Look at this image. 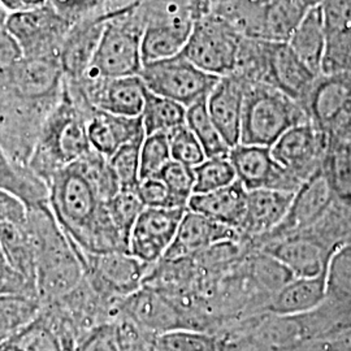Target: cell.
Here are the masks:
<instances>
[{
	"mask_svg": "<svg viewBox=\"0 0 351 351\" xmlns=\"http://www.w3.org/2000/svg\"><path fill=\"white\" fill-rule=\"evenodd\" d=\"M287 43L315 75L323 73L326 32L324 14L320 4L307 10Z\"/></svg>",
	"mask_w": 351,
	"mask_h": 351,
	"instance_id": "obj_30",
	"label": "cell"
},
{
	"mask_svg": "<svg viewBox=\"0 0 351 351\" xmlns=\"http://www.w3.org/2000/svg\"><path fill=\"white\" fill-rule=\"evenodd\" d=\"M172 160L195 168L207 159L199 141L186 124L168 133Z\"/></svg>",
	"mask_w": 351,
	"mask_h": 351,
	"instance_id": "obj_43",
	"label": "cell"
},
{
	"mask_svg": "<svg viewBox=\"0 0 351 351\" xmlns=\"http://www.w3.org/2000/svg\"><path fill=\"white\" fill-rule=\"evenodd\" d=\"M308 8L302 0H217L213 13L243 37L288 42Z\"/></svg>",
	"mask_w": 351,
	"mask_h": 351,
	"instance_id": "obj_5",
	"label": "cell"
},
{
	"mask_svg": "<svg viewBox=\"0 0 351 351\" xmlns=\"http://www.w3.org/2000/svg\"><path fill=\"white\" fill-rule=\"evenodd\" d=\"M137 193L141 201L143 202L145 207L185 208L180 204V202L176 199L172 191L159 176L141 180Z\"/></svg>",
	"mask_w": 351,
	"mask_h": 351,
	"instance_id": "obj_46",
	"label": "cell"
},
{
	"mask_svg": "<svg viewBox=\"0 0 351 351\" xmlns=\"http://www.w3.org/2000/svg\"><path fill=\"white\" fill-rule=\"evenodd\" d=\"M85 276L104 301L113 306L143 287L150 264L143 263L129 251L101 254L84 252Z\"/></svg>",
	"mask_w": 351,
	"mask_h": 351,
	"instance_id": "obj_11",
	"label": "cell"
},
{
	"mask_svg": "<svg viewBox=\"0 0 351 351\" xmlns=\"http://www.w3.org/2000/svg\"><path fill=\"white\" fill-rule=\"evenodd\" d=\"M146 136L142 117H129L95 110L88 117V137L93 150L111 158L123 145Z\"/></svg>",
	"mask_w": 351,
	"mask_h": 351,
	"instance_id": "obj_27",
	"label": "cell"
},
{
	"mask_svg": "<svg viewBox=\"0 0 351 351\" xmlns=\"http://www.w3.org/2000/svg\"><path fill=\"white\" fill-rule=\"evenodd\" d=\"M152 351H223V349L215 333L195 329H177L159 335Z\"/></svg>",
	"mask_w": 351,
	"mask_h": 351,
	"instance_id": "obj_38",
	"label": "cell"
},
{
	"mask_svg": "<svg viewBox=\"0 0 351 351\" xmlns=\"http://www.w3.org/2000/svg\"><path fill=\"white\" fill-rule=\"evenodd\" d=\"M68 82L75 84L88 104L98 111L129 117L142 114L147 88L141 75L84 77Z\"/></svg>",
	"mask_w": 351,
	"mask_h": 351,
	"instance_id": "obj_15",
	"label": "cell"
},
{
	"mask_svg": "<svg viewBox=\"0 0 351 351\" xmlns=\"http://www.w3.org/2000/svg\"><path fill=\"white\" fill-rule=\"evenodd\" d=\"M303 107L328 141L351 139V72L317 75Z\"/></svg>",
	"mask_w": 351,
	"mask_h": 351,
	"instance_id": "obj_9",
	"label": "cell"
},
{
	"mask_svg": "<svg viewBox=\"0 0 351 351\" xmlns=\"http://www.w3.org/2000/svg\"><path fill=\"white\" fill-rule=\"evenodd\" d=\"M108 19H90L72 25L59 55L64 80L78 81L85 77Z\"/></svg>",
	"mask_w": 351,
	"mask_h": 351,
	"instance_id": "obj_26",
	"label": "cell"
},
{
	"mask_svg": "<svg viewBox=\"0 0 351 351\" xmlns=\"http://www.w3.org/2000/svg\"><path fill=\"white\" fill-rule=\"evenodd\" d=\"M36 291L40 304L56 301L85 278L82 250L66 236L50 204L29 208Z\"/></svg>",
	"mask_w": 351,
	"mask_h": 351,
	"instance_id": "obj_2",
	"label": "cell"
},
{
	"mask_svg": "<svg viewBox=\"0 0 351 351\" xmlns=\"http://www.w3.org/2000/svg\"><path fill=\"white\" fill-rule=\"evenodd\" d=\"M326 302L351 326V245L339 249L329 261Z\"/></svg>",
	"mask_w": 351,
	"mask_h": 351,
	"instance_id": "obj_33",
	"label": "cell"
},
{
	"mask_svg": "<svg viewBox=\"0 0 351 351\" xmlns=\"http://www.w3.org/2000/svg\"><path fill=\"white\" fill-rule=\"evenodd\" d=\"M0 294H32L37 295L34 285L19 274L5 258L0 247Z\"/></svg>",
	"mask_w": 351,
	"mask_h": 351,
	"instance_id": "obj_48",
	"label": "cell"
},
{
	"mask_svg": "<svg viewBox=\"0 0 351 351\" xmlns=\"http://www.w3.org/2000/svg\"><path fill=\"white\" fill-rule=\"evenodd\" d=\"M52 7L72 25L75 23L112 17L137 0H49Z\"/></svg>",
	"mask_w": 351,
	"mask_h": 351,
	"instance_id": "obj_37",
	"label": "cell"
},
{
	"mask_svg": "<svg viewBox=\"0 0 351 351\" xmlns=\"http://www.w3.org/2000/svg\"><path fill=\"white\" fill-rule=\"evenodd\" d=\"M326 32L323 73L351 72V0H322Z\"/></svg>",
	"mask_w": 351,
	"mask_h": 351,
	"instance_id": "obj_25",
	"label": "cell"
},
{
	"mask_svg": "<svg viewBox=\"0 0 351 351\" xmlns=\"http://www.w3.org/2000/svg\"><path fill=\"white\" fill-rule=\"evenodd\" d=\"M159 177L167 184L180 204L188 208L189 201L194 194L195 185L194 168L172 160L167 164Z\"/></svg>",
	"mask_w": 351,
	"mask_h": 351,
	"instance_id": "obj_44",
	"label": "cell"
},
{
	"mask_svg": "<svg viewBox=\"0 0 351 351\" xmlns=\"http://www.w3.org/2000/svg\"><path fill=\"white\" fill-rule=\"evenodd\" d=\"M316 77L287 42H269L262 84L278 88L303 106Z\"/></svg>",
	"mask_w": 351,
	"mask_h": 351,
	"instance_id": "obj_21",
	"label": "cell"
},
{
	"mask_svg": "<svg viewBox=\"0 0 351 351\" xmlns=\"http://www.w3.org/2000/svg\"><path fill=\"white\" fill-rule=\"evenodd\" d=\"M46 3H49V0H0V5L4 7L8 12L36 8Z\"/></svg>",
	"mask_w": 351,
	"mask_h": 351,
	"instance_id": "obj_49",
	"label": "cell"
},
{
	"mask_svg": "<svg viewBox=\"0 0 351 351\" xmlns=\"http://www.w3.org/2000/svg\"><path fill=\"white\" fill-rule=\"evenodd\" d=\"M0 351H68L50 319L39 310L29 323L0 345Z\"/></svg>",
	"mask_w": 351,
	"mask_h": 351,
	"instance_id": "obj_31",
	"label": "cell"
},
{
	"mask_svg": "<svg viewBox=\"0 0 351 351\" xmlns=\"http://www.w3.org/2000/svg\"><path fill=\"white\" fill-rule=\"evenodd\" d=\"M116 315L129 317L156 336L177 329H190L184 308L163 291L147 285L120 302Z\"/></svg>",
	"mask_w": 351,
	"mask_h": 351,
	"instance_id": "obj_16",
	"label": "cell"
},
{
	"mask_svg": "<svg viewBox=\"0 0 351 351\" xmlns=\"http://www.w3.org/2000/svg\"><path fill=\"white\" fill-rule=\"evenodd\" d=\"M294 194L275 189L249 190L246 213L239 229L241 237L254 241L275 230L287 216Z\"/></svg>",
	"mask_w": 351,
	"mask_h": 351,
	"instance_id": "obj_23",
	"label": "cell"
},
{
	"mask_svg": "<svg viewBox=\"0 0 351 351\" xmlns=\"http://www.w3.org/2000/svg\"><path fill=\"white\" fill-rule=\"evenodd\" d=\"M326 298V271L315 277H293L269 298L265 311L301 316L316 310Z\"/></svg>",
	"mask_w": 351,
	"mask_h": 351,
	"instance_id": "obj_28",
	"label": "cell"
},
{
	"mask_svg": "<svg viewBox=\"0 0 351 351\" xmlns=\"http://www.w3.org/2000/svg\"><path fill=\"white\" fill-rule=\"evenodd\" d=\"M8 32L16 39L24 58H58L72 24L50 1L36 8L10 12Z\"/></svg>",
	"mask_w": 351,
	"mask_h": 351,
	"instance_id": "obj_12",
	"label": "cell"
},
{
	"mask_svg": "<svg viewBox=\"0 0 351 351\" xmlns=\"http://www.w3.org/2000/svg\"><path fill=\"white\" fill-rule=\"evenodd\" d=\"M73 351H123L114 322L93 328L77 342Z\"/></svg>",
	"mask_w": 351,
	"mask_h": 351,
	"instance_id": "obj_47",
	"label": "cell"
},
{
	"mask_svg": "<svg viewBox=\"0 0 351 351\" xmlns=\"http://www.w3.org/2000/svg\"><path fill=\"white\" fill-rule=\"evenodd\" d=\"M242 39L223 17L210 13L194 24L181 55L210 75L226 77L236 71Z\"/></svg>",
	"mask_w": 351,
	"mask_h": 351,
	"instance_id": "obj_8",
	"label": "cell"
},
{
	"mask_svg": "<svg viewBox=\"0 0 351 351\" xmlns=\"http://www.w3.org/2000/svg\"><path fill=\"white\" fill-rule=\"evenodd\" d=\"M186 210L145 207L130 232L129 252L143 263H158L175 241L177 229Z\"/></svg>",
	"mask_w": 351,
	"mask_h": 351,
	"instance_id": "obj_18",
	"label": "cell"
},
{
	"mask_svg": "<svg viewBox=\"0 0 351 351\" xmlns=\"http://www.w3.org/2000/svg\"><path fill=\"white\" fill-rule=\"evenodd\" d=\"M49 204L58 223L75 245L88 254L129 251L113 224L108 202L72 163L49 182Z\"/></svg>",
	"mask_w": 351,
	"mask_h": 351,
	"instance_id": "obj_1",
	"label": "cell"
},
{
	"mask_svg": "<svg viewBox=\"0 0 351 351\" xmlns=\"http://www.w3.org/2000/svg\"><path fill=\"white\" fill-rule=\"evenodd\" d=\"M169 162H172V155L168 134L155 133L146 136L141 147L139 178L145 180L160 175Z\"/></svg>",
	"mask_w": 351,
	"mask_h": 351,
	"instance_id": "obj_42",
	"label": "cell"
},
{
	"mask_svg": "<svg viewBox=\"0 0 351 351\" xmlns=\"http://www.w3.org/2000/svg\"><path fill=\"white\" fill-rule=\"evenodd\" d=\"M247 193L249 190L237 180L226 188L203 194H193L189 201L188 210L202 213L215 221L239 230L246 213Z\"/></svg>",
	"mask_w": 351,
	"mask_h": 351,
	"instance_id": "obj_29",
	"label": "cell"
},
{
	"mask_svg": "<svg viewBox=\"0 0 351 351\" xmlns=\"http://www.w3.org/2000/svg\"><path fill=\"white\" fill-rule=\"evenodd\" d=\"M307 121L300 101L269 85L245 82L239 143L272 147L290 128Z\"/></svg>",
	"mask_w": 351,
	"mask_h": 351,
	"instance_id": "obj_4",
	"label": "cell"
},
{
	"mask_svg": "<svg viewBox=\"0 0 351 351\" xmlns=\"http://www.w3.org/2000/svg\"><path fill=\"white\" fill-rule=\"evenodd\" d=\"M145 210L137 190H120L108 201V211L119 233L129 243V236L139 215Z\"/></svg>",
	"mask_w": 351,
	"mask_h": 351,
	"instance_id": "obj_41",
	"label": "cell"
},
{
	"mask_svg": "<svg viewBox=\"0 0 351 351\" xmlns=\"http://www.w3.org/2000/svg\"><path fill=\"white\" fill-rule=\"evenodd\" d=\"M0 247L13 268L36 288L29 208L20 198L4 190H0Z\"/></svg>",
	"mask_w": 351,
	"mask_h": 351,
	"instance_id": "obj_14",
	"label": "cell"
},
{
	"mask_svg": "<svg viewBox=\"0 0 351 351\" xmlns=\"http://www.w3.org/2000/svg\"><path fill=\"white\" fill-rule=\"evenodd\" d=\"M335 201L333 193L320 169L295 191L287 216L275 230L262 239H247L251 249L259 250L268 242L298 234L313 228L326 215Z\"/></svg>",
	"mask_w": 351,
	"mask_h": 351,
	"instance_id": "obj_13",
	"label": "cell"
},
{
	"mask_svg": "<svg viewBox=\"0 0 351 351\" xmlns=\"http://www.w3.org/2000/svg\"><path fill=\"white\" fill-rule=\"evenodd\" d=\"M303 3H306L308 7H313V5H317L322 3V0H302Z\"/></svg>",
	"mask_w": 351,
	"mask_h": 351,
	"instance_id": "obj_50",
	"label": "cell"
},
{
	"mask_svg": "<svg viewBox=\"0 0 351 351\" xmlns=\"http://www.w3.org/2000/svg\"><path fill=\"white\" fill-rule=\"evenodd\" d=\"M186 125L199 141L207 158H226L229 156L230 146L226 143L220 130L213 123L206 101H198L188 107Z\"/></svg>",
	"mask_w": 351,
	"mask_h": 351,
	"instance_id": "obj_35",
	"label": "cell"
},
{
	"mask_svg": "<svg viewBox=\"0 0 351 351\" xmlns=\"http://www.w3.org/2000/svg\"><path fill=\"white\" fill-rule=\"evenodd\" d=\"M229 159L237 180L247 190L275 189L295 193L303 184L277 162L271 147L239 143L230 149Z\"/></svg>",
	"mask_w": 351,
	"mask_h": 351,
	"instance_id": "obj_17",
	"label": "cell"
},
{
	"mask_svg": "<svg viewBox=\"0 0 351 351\" xmlns=\"http://www.w3.org/2000/svg\"><path fill=\"white\" fill-rule=\"evenodd\" d=\"M39 310L37 295L0 294V345L29 323Z\"/></svg>",
	"mask_w": 351,
	"mask_h": 351,
	"instance_id": "obj_36",
	"label": "cell"
},
{
	"mask_svg": "<svg viewBox=\"0 0 351 351\" xmlns=\"http://www.w3.org/2000/svg\"><path fill=\"white\" fill-rule=\"evenodd\" d=\"M243 99L245 81L234 75L220 77L206 99L208 113L230 149L241 141Z\"/></svg>",
	"mask_w": 351,
	"mask_h": 351,
	"instance_id": "obj_24",
	"label": "cell"
},
{
	"mask_svg": "<svg viewBox=\"0 0 351 351\" xmlns=\"http://www.w3.org/2000/svg\"><path fill=\"white\" fill-rule=\"evenodd\" d=\"M328 139L310 121L290 128L271 147L274 158L304 182L322 169Z\"/></svg>",
	"mask_w": 351,
	"mask_h": 351,
	"instance_id": "obj_19",
	"label": "cell"
},
{
	"mask_svg": "<svg viewBox=\"0 0 351 351\" xmlns=\"http://www.w3.org/2000/svg\"><path fill=\"white\" fill-rule=\"evenodd\" d=\"M143 137L133 139L123 145L119 150L108 158L113 173L120 185V190H137L139 181V160H141V147L143 143Z\"/></svg>",
	"mask_w": 351,
	"mask_h": 351,
	"instance_id": "obj_40",
	"label": "cell"
},
{
	"mask_svg": "<svg viewBox=\"0 0 351 351\" xmlns=\"http://www.w3.org/2000/svg\"><path fill=\"white\" fill-rule=\"evenodd\" d=\"M139 0L113 14L104 26L99 45L85 77L139 75L143 68V17Z\"/></svg>",
	"mask_w": 351,
	"mask_h": 351,
	"instance_id": "obj_6",
	"label": "cell"
},
{
	"mask_svg": "<svg viewBox=\"0 0 351 351\" xmlns=\"http://www.w3.org/2000/svg\"><path fill=\"white\" fill-rule=\"evenodd\" d=\"M241 239L237 229L215 221L202 213L186 210L177 229L175 241L163 259H188L216 243Z\"/></svg>",
	"mask_w": 351,
	"mask_h": 351,
	"instance_id": "obj_22",
	"label": "cell"
},
{
	"mask_svg": "<svg viewBox=\"0 0 351 351\" xmlns=\"http://www.w3.org/2000/svg\"><path fill=\"white\" fill-rule=\"evenodd\" d=\"M114 326L117 329V336L123 351H152L156 335L143 329L137 323L123 315H116Z\"/></svg>",
	"mask_w": 351,
	"mask_h": 351,
	"instance_id": "obj_45",
	"label": "cell"
},
{
	"mask_svg": "<svg viewBox=\"0 0 351 351\" xmlns=\"http://www.w3.org/2000/svg\"><path fill=\"white\" fill-rule=\"evenodd\" d=\"M194 194L210 193L237 181V175L229 156L207 158L194 168Z\"/></svg>",
	"mask_w": 351,
	"mask_h": 351,
	"instance_id": "obj_39",
	"label": "cell"
},
{
	"mask_svg": "<svg viewBox=\"0 0 351 351\" xmlns=\"http://www.w3.org/2000/svg\"><path fill=\"white\" fill-rule=\"evenodd\" d=\"M186 111L188 108L184 104L147 90L141 114L146 136L155 133L168 134L176 128L185 125Z\"/></svg>",
	"mask_w": 351,
	"mask_h": 351,
	"instance_id": "obj_34",
	"label": "cell"
},
{
	"mask_svg": "<svg viewBox=\"0 0 351 351\" xmlns=\"http://www.w3.org/2000/svg\"><path fill=\"white\" fill-rule=\"evenodd\" d=\"M322 172L335 199L351 207V139L328 141Z\"/></svg>",
	"mask_w": 351,
	"mask_h": 351,
	"instance_id": "obj_32",
	"label": "cell"
},
{
	"mask_svg": "<svg viewBox=\"0 0 351 351\" xmlns=\"http://www.w3.org/2000/svg\"><path fill=\"white\" fill-rule=\"evenodd\" d=\"M58 103L29 98L0 75V146L13 163L27 168L40 128Z\"/></svg>",
	"mask_w": 351,
	"mask_h": 351,
	"instance_id": "obj_7",
	"label": "cell"
},
{
	"mask_svg": "<svg viewBox=\"0 0 351 351\" xmlns=\"http://www.w3.org/2000/svg\"><path fill=\"white\" fill-rule=\"evenodd\" d=\"M259 250L275 256L294 277H315L324 274L336 252L307 230L268 242Z\"/></svg>",
	"mask_w": 351,
	"mask_h": 351,
	"instance_id": "obj_20",
	"label": "cell"
},
{
	"mask_svg": "<svg viewBox=\"0 0 351 351\" xmlns=\"http://www.w3.org/2000/svg\"><path fill=\"white\" fill-rule=\"evenodd\" d=\"M90 150L88 116L64 85L60 101L40 128L27 168L49 186L53 176Z\"/></svg>",
	"mask_w": 351,
	"mask_h": 351,
	"instance_id": "obj_3",
	"label": "cell"
},
{
	"mask_svg": "<svg viewBox=\"0 0 351 351\" xmlns=\"http://www.w3.org/2000/svg\"><path fill=\"white\" fill-rule=\"evenodd\" d=\"M139 75L149 91L178 101L186 108L206 101L220 78L202 71L181 53L145 64Z\"/></svg>",
	"mask_w": 351,
	"mask_h": 351,
	"instance_id": "obj_10",
	"label": "cell"
}]
</instances>
